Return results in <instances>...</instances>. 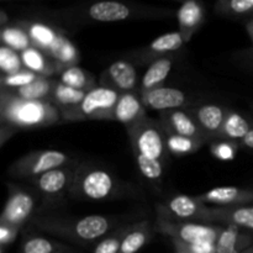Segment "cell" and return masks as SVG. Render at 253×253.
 <instances>
[{"mask_svg":"<svg viewBox=\"0 0 253 253\" xmlns=\"http://www.w3.org/2000/svg\"><path fill=\"white\" fill-rule=\"evenodd\" d=\"M71 162V157L62 151H34L11 163L9 167V174L17 179L31 180L48 170L63 167Z\"/></svg>","mask_w":253,"mask_h":253,"instance_id":"8992f818","label":"cell"},{"mask_svg":"<svg viewBox=\"0 0 253 253\" xmlns=\"http://www.w3.org/2000/svg\"><path fill=\"white\" fill-rule=\"evenodd\" d=\"M214 221L253 232V205L246 204L234 208H214Z\"/></svg>","mask_w":253,"mask_h":253,"instance_id":"e0dca14e","label":"cell"},{"mask_svg":"<svg viewBox=\"0 0 253 253\" xmlns=\"http://www.w3.org/2000/svg\"><path fill=\"white\" fill-rule=\"evenodd\" d=\"M156 230L165 236L172 239L173 242L183 244H199V242H214L216 244L220 234L224 229L209 224H198L188 221H172L158 217Z\"/></svg>","mask_w":253,"mask_h":253,"instance_id":"52a82bcc","label":"cell"},{"mask_svg":"<svg viewBox=\"0 0 253 253\" xmlns=\"http://www.w3.org/2000/svg\"><path fill=\"white\" fill-rule=\"evenodd\" d=\"M73 250L63 244L42 236H29L24 240L19 253H72Z\"/></svg>","mask_w":253,"mask_h":253,"instance_id":"4316f807","label":"cell"},{"mask_svg":"<svg viewBox=\"0 0 253 253\" xmlns=\"http://www.w3.org/2000/svg\"><path fill=\"white\" fill-rule=\"evenodd\" d=\"M47 54L58 64L61 71L66 67L77 66L79 61V53L76 46L62 35L58 37L56 43L52 46V48L49 49Z\"/></svg>","mask_w":253,"mask_h":253,"instance_id":"603a6c76","label":"cell"},{"mask_svg":"<svg viewBox=\"0 0 253 253\" xmlns=\"http://www.w3.org/2000/svg\"><path fill=\"white\" fill-rule=\"evenodd\" d=\"M146 108L158 111H169L180 109L187 104V94L172 86H157L141 94Z\"/></svg>","mask_w":253,"mask_h":253,"instance_id":"5bb4252c","label":"cell"},{"mask_svg":"<svg viewBox=\"0 0 253 253\" xmlns=\"http://www.w3.org/2000/svg\"><path fill=\"white\" fill-rule=\"evenodd\" d=\"M198 199L212 208H234L252 204L253 190L237 187H217L198 195Z\"/></svg>","mask_w":253,"mask_h":253,"instance_id":"4fadbf2b","label":"cell"},{"mask_svg":"<svg viewBox=\"0 0 253 253\" xmlns=\"http://www.w3.org/2000/svg\"><path fill=\"white\" fill-rule=\"evenodd\" d=\"M85 94L86 91L78 90V89L66 85L61 82H57L53 89V94H52L51 103H53L61 111L66 110V109L79 105L83 101Z\"/></svg>","mask_w":253,"mask_h":253,"instance_id":"83f0119b","label":"cell"},{"mask_svg":"<svg viewBox=\"0 0 253 253\" xmlns=\"http://www.w3.org/2000/svg\"><path fill=\"white\" fill-rule=\"evenodd\" d=\"M173 61L169 57H158L156 58L152 63L150 64V67L147 68V71L143 74L142 79H141L140 89H138V93L143 94L146 91L151 90V89H155L157 86H161V84L165 82V79L167 78L168 74L172 71Z\"/></svg>","mask_w":253,"mask_h":253,"instance_id":"d6986e66","label":"cell"},{"mask_svg":"<svg viewBox=\"0 0 253 253\" xmlns=\"http://www.w3.org/2000/svg\"><path fill=\"white\" fill-rule=\"evenodd\" d=\"M0 116L2 128H42L56 125L62 113L51 101L24 100L11 91L1 89Z\"/></svg>","mask_w":253,"mask_h":253,"instance_id":"6da1fadb","label":"cell"},{"mask_svg":"<svg viewBox=\"0 0 253 253\" xmlns=\"http://www.w3.org/2000/svg\"><path fill=\"white\" fill-rule=\"evenodd\" d=\"M59 82L66 85L72 86L78 90L89 91L90 89L95 88V79L91 74L86 73L83 68L78 66L66 67L58 73Z\"/></svg>","mask_w":253,"mask_h":253,"instance_id":"cb8c5ba5","label":"cell"},{"mask_svg":"<svg viewBox=\"0 0 253 253\" xmlns=\"http://www.w3.org/2000/svg\"><path fill=\"white\" fill-rule=\"evenodd\" d=\"M20 56H21L25 69L40 74V76L51 77L61 72L58 64L46 52H43L42 49L37 48L35 46L25 49L24 52L20 53Z\"/></svg>","mask_w":253,"mask_h":253,"instance_id":"ac0fdd59","label":"cell"},{"mask_svg":"<svg viewBox=\"0 0 253 253\" xmlns=\"http://www.w3.org/2000/svg\"><path fill=\"white\" fill-rule=\"evenodd\" d=\"M241 145L245 146V147L251 148V150H253V127L251 128V130H250V132L247 133V135L245 136L244 138H242Z\"/></svg>","mask_w":253,"mask_h":253,"instance_id":"b9f144b4","label":"cell"},{"mask_svg":"<svg viewBox=\"0 0 253 253\" xmlns=\"http://www.w3.org/2000/svg\"><path fill=\"white\" fill-rule=\"evenodd\" d=\"M185 41H187V39L180 31L169 32V34L162 35V36L153 40L148 46V52H151L155 56L169 53V52L179 49Z\"/></svg>","mask_w":253,"mask_h":253,"instance_id":"4dcf8cb0","label":"cell"},{"mask_svg":"<svg viewBox=\"0 0 253 253\" xmlns=\"http://www.w3.org/2000/svg\"><path fill=\"white\" fill-rule=\"evenodd\" d=\"M40 77V74L34 73L27 69H22V71L17 72L14 74H7V76L1 77V89H12L21 88V86L27 85V84L32 83L36 81Z\"/></svg>","mask_w":253,"mask_h":253,"instance_id":"8d00e7d4","label":"cell"},{"mask_svg":"<svg viewBox=\"0 0 253 253\" xmlns=\"http://www.w3.org/2000/svg\"><path fill=\"white\" fill-rule=\"evenodd\" d=\"M78 165L68 163L63 167L54 168L43 174L31 179L32 185L47 197H58L64 192H68L73 184L74 175Z\"/></svg>","mask_w":253,"mask_h":253,"instance_id":"30bf717a","label":"cell"},{"mask_svg":"<svg viewBox=\"0 0 253 253\" xmlns=\"http://www.w3.org/2000/svg\"><path fill=\"white\" fill-rule=\"evenodd\" d=\"M247 29H249V34H250V36H251V40L253 42V21L250 22L249 26H247Z\"/></svg>","mask_w":253,"mask_h":253,"instance_id":"7bdbcfd3","label":"cell"},{"mask_svg":"<svg viewBox=\"0 0 253 253\" xmlns=\"http://www.w3.org/2000/svg\"><path fill=\"white\" fill-rule=\"evenodd\" d=\"M1 41L5 46L10 47L16 52H24L25 49L32 47L31 39L29 34L24 30L17 29V27H6L1 31Z\"/></svg>","mask_w":253,"mask_h":253,"instance_id":"d6a6232c","label":"cell"},{"mask_svg":"<svg viewBox=\"0 0 253 253\" xmlns=\"http://www.w3.org/2000/svg\"><path fill=\"white\" fill-rule=\"evenodd\" d=\"M152 236L151 224L147 220H142L132 224L131 229L126 234L119 253H137L150 241Z\"/></svg>","mask_w":253,"mask_h":253,"instance_id":"7402d4cb","label":"cell"},{"mask_svg":"<svg viewBox=\"0 0 253 253\" xmlns=\"http://www.w3.org/2000/svg\"><path fill=\"white\" fill-rule=\"evenodd\" d=\"M249 239L239 232V229L230 226L224 229L216 241V253H241L246 250Z\"/></svg>","mask_w":253,"mask_h":253,"instance_id":"f1b7e54d","label":"cell"},{"mask_svg":"<svg viewBox=\"0 0 253 253\" xmlns=\"http://www.w3.org/2000/svg\"><path fill=\"white\" fill-rule=\"evenodd\" d=\"M135 158L138 169L145 175L146 179L151 180V182H158V180L162 179L163 165L165 163L158 160H153V158L138 155V153H136Z\"/></svg>","mask_w":253,"mask_h":253,"instance_id":"d590c367","label":"cell"},{"mask_svg":"<svg viewBox=\"0 0 253 253\" xmlns=\"http://www.w3.org/2000/svg\"><path fill=\"white\" fill-rule=\"evenodd\" d=\"M178 21L180 25V32L184 35V37L188 40L192 36V32L194 31L200 24L203 19V10L200 5L194 0L184 2L178 10Z\"/></svg>","mask_w":253,"mask_h":253,"instance_id":"d4e9b609","label":"cell"},{"mask_svg":"<svg viewBox=\"0 0 253 253\" xmlns=\"http://www.w3.org/2000/svg\"><path fill=\"white\" fill-rule=\"evenodd\" d=\"M0 69L2 72V76L17 73L25 69L21 56L5 44L0 47Z\"/></svg>","mask_w":253,"mask_h":253,"instance_id":"e575fe53","label":"cell"},{"mask_svg":"<svg viewBox=\"0 0 253 253\" xmlns=\"http://www.w3.org/2000/svg\"><path fill=\"white\" fill-rule=\"evenodd\" d=\"M251 128V124L241 114L236 113V111H229L224 126L221 128V132L219 135V138L240 141L241 142L242 138L250 132Z\"/></svg>","mask_w":253,"mask_h":253,"instance_id":"484cf974","label":"cell"},{"mask_svg":"<svg viewBox=\"0 0 253 253\" xmlns=\"http://www.w3.org/2000/svg\"><path fill=\"white\" fill-rule=\"evenodd\" d=\"M89 16L101 22L123 21L130 16V9L123 2L99 1L89 7Z\"/></svg>","mask_w":253,"mask_h":253,"instance_id":"44dd1931","label":"cell"},{"mask_svg":"<svg viewBox=\"0 0 253 253\" xmlns=\"http://www.w3.org/2000/svg\"><path fill=\"white\" fill-rule=\"evenodd\" d=\"M133 153L146 156L165 163L168 157L167 135L161 121L145 119L127 127Z\"/></svg>","mask_w":253,"mask_h":253,"instance_id":"5b68a950","label":"cell"},{"mask_svg":"<svg viewBox=\"0 0 253 253\" xmlns=\"http://www.w3.org/2000/svg\"><path fill=\"white\" fill-rule=\"evenodd\" d=\"M40 230L69 240L79 245H90L100 241L114 227V220L104 215H88L81 219L71 220L56 215H43L34 219Z\"/></svg>","mask_w":253,"mask_h":253,"instance_id":"7a4b0ae2","label":"cell"},{"mask_svg":"<svg viewBox=\"0 0 253 253\" xmlns=\"http://www.w3.org/2000/svg\"><path fill=\"white\" fill-rule=\"evenodd\" d=\"M161 124L167 132L177 133V135L202 141V142H205L208 140L195 119L188 111L180 110V109L163 111L161 115Z\"/></svg>","mask_w":253,"mask_h":253,"instance_id":"7c38bea8","label":"cell"},{"mask_svg":"<svg viewBox=\"0 0 253 253\" xmlns=\"http://www.w3.org/2000/svg\"><path fill=\"white\" fill-rule=\"evenodd\" d=\"M212 151H214L215 156L221 160H231L235 156V152H236V148H235V145H229V143H221V145H217L212 147Z\"/></svg>","mask_w":253,"mask_h":253,"instance_id":"ab89813d","label":"cell"},{"mask_svg":"<svg viewBox=\"0 0 253 253\" xmlns=\"http://www.w3.org/2000/svg\"><path fill=\"white\" fill-rule=\"evenodd\" d=\"M131 226H132V224L121 226L120 229H116L115 231L111 232L109 236L101 239L94 247L93 253H119L121 249V244H123L124 239H125L126 234L131 229Z\"/></svg>","mask_w":253,"mask_h":253,"instance_id":"836d02e7","label":"cell"},{"mask_svg":"<svg viewBox=\"0 0 253 253\" xmlns=\"http://www.w3.org/2000/svg\"><path fill=\"white\" fill-rule=\"evenodd\" d=\"M178 253H216V244L214 242H199V244H183L173 242Z\"/></svg>","mask_w":253,"mask_h":253,"instance_id":"74e56055","label":"cell"},{"mask_svg":"<svg viewBox=\"0 0 253 253\" xmlns=\"http://www.w3.org/2000/svg\"><path fill=\"white\" fill-rule=\"evenodd\" d=\"M251 59H252V62H253V53H251Z\"/></svg>","mask_w":253,"mask_h":253,"instance_id":"f6af8a7d","label":"cell"},{"mask_svg":"<svg viewBox=\"0 0 253 253\" xmlns=\"http://www.w3.org/2000/svg\"><path fill=\"white\" fill-rule=\"evenodd\" d=\"M229 7L234 14H253V0H229Z\"/></svg>","mask_w":253,"mask_h":253,"instance_id":"f35d334b","label":"cell"},{"mask_svg":"<svg viewBox=\"0 0 253 253\" xmlns=\"http://www.w3.org/2000/svg\"><path fill=\"white\" fill-rule=\"evenodd\" d=\"M230 110L216 104H205L190 110L199 127L209 137H219Z\"/></svg>","mask_w":253,"mask_h":253,"instance_id":"9a60e30c","label":"cell"},{"mask_svg":"<svg viewBox=\"0 0 253 253\" xmlns=\"http://www.w3.org/2000/svg\"><path fill=\"white\" fill-rule=\"evenodd\" d=\"M158 217L167 220H204L214 221V208H209L198 197L177 194L157 205Z\"/></svg>","mask_w":253,"mask_h":253,"instance_id":"ba28073f","label":"cell"},{"mask_svg":"<svg viewBox=\"0 0 253 253\" xmlns=\"http://www.w3.org/2000/svg\"><path fill=\"white\" fill-rule=\"evenodd\" d=\"M120 95V91L113 88L95 86L86 91L79 105L62 110V118L67 121L113 120L114 109Z\"/></svg>","mask_w":253,"mask_h":253,"instance_id":"277c9868","label":"cell"},{"mask_svg":"<svg viewBox=\"0 0 253 253\" xmlns=\"http://www.w3.org/2000/svg\"><path fill=\"white\" fill-rule=\"evenodd\" d=\"M19 230H15L12 227L6 226V225H0V244L1 246H6L7 244L12 241L16 237Z\"/></svg>","mask_w":253,"mask_h":253,"instance_id":"60d3db41","label":"cell"},{"mask_svg":"<svg viewBox=\"0 0 253 253\" xmlns=\"http://www.w3.org/2000/svg\"><path fill=\"white\" fill-rule=\"evenodd\" d=\"M56 83L57 82L53 79H49V77L40 76L36 81L27 84V85L12 89V90L6 89V90L11 91L14 95L19 96L20 99H24V100L51 101Z\"/></svg>","mask_w":253,"mask_h":253,"instance_id":"ffe728a7","label":"cell"},{"mask_svg":"<svg viewBox=\"0 0 253 253\" xmlns=\"http://www.w3.org/2000/svg\"><path fill=\"white\" fill-rule=\"evenodd\" d=\"M137 71L127 61H116L106 68L101 76V85L113 88L120 93L138 91Z\"/></svg>","mask_w":253,"mask_h":253,"instance_id":"8fae6325","label":"cell"},{"mask_svg":"<svg viewBox=\"0 0 253 253\" xmlns=\"http://www.w3.org/2000/svg\"><path fill=\"white\" fill-rule=\"evenodd\" d=\"M166 135H167L168 151H169L170 153H173V155H189V153L198 151L203 145H204V142H202V141L184 137V136L177 135V133L167 132V131H166Z\"/></svg>","mask_w":253,"mask_h":253,"instance_id":"1f68e13d","label":"cell"},{"mask_svg":"<svg viewBox=\"0 0 253 253\" xmlns=\"http://www.w3.org/2000/svg\"><path fill=\"white\" fill-rule=\"evenodd\" d=\"M145 118L146 106L141 94L138 91L121 93L114 109L113 120L124 124L126 127H130Z\"/></svg>","mask_w":253,"mask_h":253,"instance_id":"2e32d148","label":"cell"},{"mask_svg":"<svg viewBox=\"0 0 253 253\" xmlns=\"http://www.w3.org/2000/svg\"><path fill=\"white\" fill-rule=\"evenodd\" d=\"M30 39H31L32 44L37 48L42 49L43 52L48 53L49 49L52 48L58 37L61 36L59 34L54 32L51 27L46 26L42 24H32L30 25L27 30Z\"/></svg>","mask_w":253,"mask_h":253,"instance_id":"f546056e","label":"cell"},{"mask_svg":"<svg viewBox=\"0 0 253 253\" xmlns=\"http://www.w3.org/2000/svg\"><path fill=\"white\" fill-rule=\"evenodd\" d=\"M36 209V197L30 190L11 185L9 198L0 216V225L19 230L29 221Z\"/></svg>","mask_w":253,"mask_h":253,"instance_id":"9c48e42d","label":"cell"},{"mask_svg":"<svg viewBox=\"0 0 253 253\" xmlns=\"http://www.w3.org/2000/svg\"><path fill=\"white\" fill-rule=\"evenodd\" d=\"M241 253H253V246L249 247V249H246V250H244V251H242Z\"/></svg>","mask_w":253,"mask_h":253,"instance_id":"ee69618b","label":"cell"},{"mask_svg":"<svg viewBox=\"0 0 253 253\" xmlns=\"http://www.w3.org/2000/svg\"><path fill=\"white\" fill-rule=\"evenodd\" d=\"M120 180L108 169L99 166L78 165L69 195L86 202H101L113 198L120 192Z\"/></svg>","mask_w":253,"mask_h":253,"instance_id":"3957f363","label":"cell"}]
</instances>
